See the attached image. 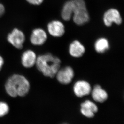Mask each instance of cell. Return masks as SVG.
I'll list each match as a JSON object with an SVG mask.
<instances>
[{"label": "cell", "mask_w": 124, "mask_h": 124, "mask_svg": "<svg viewBox=\"0 0 124 124\" xmlns=\"http://www.w3.org/2000/svg\"><path fill=\"white\" fill-rule=\"evenodd\" d=\"M30 88L29 81L25 77L20 74H14L10 76L5 84L6 92L13 97L26 96Z\"/></svg>", "instance_id": "6da1fadb"}, {"label": "cell", "mask_w": 124, "mask_h": 124, "mask_svg": "<svg viewBox=\"0 0 124 124\" xmlns=\"http://www.w3.org/2000/svg\"><path fill=\"white\" fill-rule=\"evenodd\" d=\"M61 60L51 53L39 55L37 57L35 65L39 71L44 76L53 78L60 68Z\"/></svg>", "instance_id": "7a4b0ae2"}, {"label": "cell", "mask_w": 124, "mask_h": 124, "mask_svg": "<svg viewBox=\"0 0 124 124\" xmlns=\"http://www.w3.org/2000/svg\"><path fill=\"white\" fill-rule=\"evenodd\" d=\"M74 9L73 20L75 24L82 26L88 23L90 16L84 0H73Z\"/></svg>", "instance_id": "3957f363"}, {"label": "cell", "mask_w": 124, "mask_h": 124, "mask_svg": "<svg viewBox=\"0 0 124 124\" xmlns=\"http://www.w3.org/2000/svg\"><path fill=\"white\" fill-rule=\"evenodd\" d=\"M7 40L15 48L21 49L25 43V36L21 30L15 28L7 35Z\"/></svg>", "instance_id": "277c9868"}, {"label": "cell", "mask_w": 124, "mask_h": 124, "mask_svg": "<svg viewBox=\"0 0 124 124\" xmlns=\"http://www.w3.org/2000/svg\"><path fill=\"white\" fill-rule=\"evenodd\" d=\"M103 21L105 26L110 27L113 24L120 25L122 24L123 19L118 10L110 8L106 11L103 15Z\"/></svg>", "instance_id": "5b68a950"}, {"label": "cell", "mask_w": 124, "mask_h": 124, "mask_svg": "<svg viewBox=\"0 0 124 124\" xmlns=\"http://www.w3.org/2000/svg\"><path fill=\"white\" fill-rule=\"evenodd\" d=\"M55 76L57 81L62 84H68L72 81L74 76V71L71 67L66 66L60 68Z\"/></svg>", "instance_id": "8992f818"}, {"label": "cell", "mask_w": 124, "mask_h": 124, "mask_svg": "<svg viewBox=\"0 0 124 124\" xmlns=\"http://www.w3.org/2000/svg\"><path fill=\"white\" fill-rule=\"evenodd\" d=\"M47 29L48 33L54 37H61L65 33L64 25L59 20H53L49 23Z\"/></svg>", "instance_id": "52a82bcc"}, {"label": "cell", "mask_w": 124, "mask_h": 124, "mask_svg": "<svg viewBox=\"0 0 124 124\" xmlns=\"http://www.w3.org/2000/svg\"><path fill=\"white\" fill-rule=\"evenodd\" d=\"M47 39V32L42 28L35 29L32 32L30 41L34 46H40L43 45Z\"/></svg>", "instance_id": "ba28073f"}, {"label": "cell", "mask_w": 124, "mask_h": 124, "mask_svg": "<svg viewBox=\"0 0 124 124\" xmlns=\"http://www.w3.org/2000/svg\"><path fill=\"white\" fill-rule=\"evenodd\" d=\"M74 91L78 97L88 95L91 91V87L86 81L80 80L77 81L74 86Z\"/></svg>", "instance_id": "9c48e42d"}, {"label": "cell", "mask_w": 124, "mask_h": 124, "mask_svg": "<svg viewBox=\"0 0 124 124\" xmlns=\"http://www.w3.org/2000/svg\"><path fill=\"white\" fill-rule=\"evenodd\" d=\"M37 57L35 52L31 50H27L24 52L22 54L21 64L25 68H31L36 64Z\"/></svg>", "instance_id": "30bf717a"}, {"label": "cell", "mask_w": 124, "mask_h": 124, "mask_svg": "<svg viewBox=\"0 0 124 124\" xmlns=\"http://www.w3.org/2000/svg\"><path fill=\"white\" fill-rule=\"evenodd\" d=\"M85 52V48L84 45L78 40L72 41L69 45V54L73 57H81L83 56Z\"/></svg>", "instance_id": "8fae6325"}, {"label": "cell", "mask_w": 124, "mask_h": 124, "mask_svg": "<svg viewBox=\"0 0 124 124\" xmlns=\"http://www.w3.org/2000/svg\"><path fill=\"white\" fill-rule=\"evenodd\" d=\"M81 113L88 118H92L98 111L96 105L90 100H86L81 105Z\"/></svg>", "instance_id": "7c38bea8"}, {"label": "cell", "mask_w": 124, "mask_h": 124, "mask_svg": "<svg viewBox=\"0 0 124 124\" xmlns=\"http://www.w3.org/2000/svg\"><path fill=\"white\" fill-rule=\"evenodd\" d=\"M74 9L73 0L66 1L63 5L61 11V17L65 21H69L72 17Z\"/></svg>", "instance_id": "4fadbf2b"}, {"label": "cell", "mask_w": 124, "mask_h": 124, "mask_svg": "<svg viewBox=\"0 0 124 124\" xmlns=\"http://www.w3.org/2000/svg\"><path fill=\"white\" fill-rule=\"evenodd\" d=\"M92 96L93 99L97 102H103L108 98V94L99 85H96L93 89Z\"/></svg>", "instance_id": "5bb4252c"}, {"label": "cell", "mask_w": 124, "mask_h": 124, "mask_svg": "<svg viewBox=\"0 0 124 124\" xmlns=\"http://www.w3.org/2000/svg\"><path fill=\"white\" fill-rule=\"evenodd\" d=\"M94 47L97 53L102 54L109 49L110 44L107 38L105 37H101L96 41Z\"/></svg>", "instance_id": "9a60e30c"}, {"label": "cell", "mask_w": 124, "mask_h": 124, "mask_svg": "<svg viewBox=\"0 0 124 124\" xmlns=\"http://www.w3.org/2000/svg\"><path fill=\"white\" fill-rule=\"evenodd\" d=\"M9 107L5 102H0V117H3L8 113Z\"/></svg>", "instance_id": "2e32d148"}, {"label": "cell", "mask_w": 124, "mask_h": 124, "mask_svg": "<svg viewBox=\"0 0 124 124\" xmlns=\"http://www.w3.org/2000/svg\"><path fill=\"white\" fill-rule=\"evenodd\" d=\"M26 1L31 5L38 6L41 5L44 0H26Z\"/></svg>", "instance_id": "e0dca14e"}, {"label": "cell", "mask_w": 124, "mask_h": 124, "mask_svg": "<svg viewBox=\"0 0 124 124\" xmlns=\"http://www.w3.org/2000/svg\"><path fill=\"white\" fill-rule=\"evenodd\" d=\"M5 11V6L2 4L0 3V17L3 15Z\"/></svg>", "instance_id": "ac0fdd59"}, {"label": "cell", "mask_w": 124, "mask_h": 124, "mask_svg": "<svg viewBox=\"0 0 124 124\" xmlns=\"http://www.w3.org/2000/svg\"><path fill=\"white\" fill-rule=\"evenodd\" d=\"M4 64V60L2 56L0 55V71L2 69L3 66Z\"/></svg>", "instance_id": "d6986e66"}, {"label": "cell", "mask_w": 124, "mask_h": 124, "mask_svg": "<svg viewBox=\"0 0 124 124\" xmlns=\"http://www.w3.org/2000/svg\"></svg>", "instance_id": "ffe728a7"}]
</instances>
